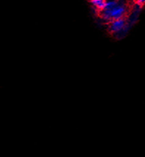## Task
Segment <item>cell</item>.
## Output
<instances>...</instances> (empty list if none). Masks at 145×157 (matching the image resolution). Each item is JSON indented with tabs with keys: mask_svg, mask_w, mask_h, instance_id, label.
Masks as SVG:
<instances>
[{
	"mask_svg": "<svg viewBox=\"0 0 145 157\" xmlns=\"http://www.w3.org/2000/svg\"><path fill=\"white\" fill-rule=\"evenodd\" d=\"M91 3L94 7H96V8L99 9V10H101V11L106 8V1H102V0H92V1H91Z\"/></svg>",
	"mask_w": 145,
	"mask_h": 157,
	"instance_id": "obj_3",
	"label": "cell"
},
{
	"mask_svg": "<svg viewBox=\"0 0 145 157\" xmlns=\"http://www.w3.org/2000/svg\"><path fill=\"white\" fill-rule=\"evenodd\" d=\"M136 3L138 5H143L145 3V1H137Z\"/></svg>",
	"mask_w": 145,
	"mask_h": 157,
	"instance_id": "obj_4",
	"label": "cell"
},
{
	"mask_svg": "<svg viewBox=\"0 0 145 157\" xmlns=\"http://www.w3.org/2000/svg\"><path fill=\"white\" fill-rule=\"evenodd\" d=\"M127 11V7L124 5L118 4L115 8L111 10H102V18L106 21H111L113 20H117L125 18Z\"/></svg>",
	"mask_w": 145,
	"mask_h": 157,
	"instance_id": "obj_1",
	"label": "cell"
},
{
	"mask_svg": "<svg viewBox=\"0 0 145 157\" xmlns=\"http://www.w3.org/2000/svg\"><path fill=\"white\" fill-rule=\"evenodd\" d=\"M125 23L126 20L125 18L117 20H113V21H111L110 22L109 26H108V29H109L110 32H119V31L122 30V29L124 28L125 26Z\"/></svg>",
	"mask_w": 145,
	"mask_h": 157,
	"instance_id": "obj_2",
	"label": "cell"
}]
</instances>
